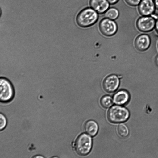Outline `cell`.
Listing matches in <instances>:
<instances>
[{
	"label": "cell",
	"instance_id": "6da1fadb",
	"mask_svg": "<svg viewBox=\"0 0 158 158\" xmlns=\"http://www.w3.org/2000/svg\"><path fill=\"white\" fill-rule=\"evenodd\" d=\"M98 17L97 12L94 10L86 7L81 10L76 16V23L80 27H87L94 24Z\"/></svg>",
	"mask_w": 158,
	"mask_h": 158
},
{
	"label": "cell",
	"instance_id": "7a4b0ae2",
	"mask_svg": "<svg viewBox=\"0 0 158 158\" xmlns=\"http://www.w3.org/2000/svg\"><path fill=\"white\" fill-rule=\"evenodd\" d=\"M130 113L124 107L114 105L108 110L107 117L108 120L113 123H119L127 121L129 118Z\"/></svg>",
	"mask_w": 158,
	"mask_h": 158
},
{
	"label": "cell",
	"instance_id": "3957f363",
	"mask_svg": "<svg viewBox=\"0 0 158 158\" xmlns=\"http://www.w3.org/2000/svg\"><path fill=\"white\" fill-rule=\"evenodd\" d=\"M92 145V139L88 135L83 133L77 138L74 144L75 151L81 156L87 155L90 151Z\"/></svg>",
	"mask_w": 158,
	"mask_h": 158
},
{
	"label": "cell",
	"instance_id": "277c9868",
	"mask_svg": "<svg viewBox=\"0 0 158 158\" xmlns=\"http://www.w3.org/2000/svg\"><path fill=\"white\" fill-rule=\"evenodd\" d=\"M14 95L13 86L7 79L2 77L0 79V100L6 102L11 101Z\"/></svg>",
	"mask_w": 158,
	"mask_h": 158
},
{
	"label": "cell",
	"instance_id": "5b68a950",
	"mask_svg": "<svg viewBox=\"0 0 158 158\" xmlns=\"http://www.w3.org/2000/svg\"><path fill=\"white\" fill-rule=\"evenodd\" d=\"M156 19L152 16H142L137 20L136 25L138 29L143 32L152 30L155 26Z\"/></svg>",
	"mask_w": 158,
	"mask_h": 158
},
{
	"label": "cell",
	"instance_id": "8992f818",
	"mask_svg": "<svg viewBox=\"0 0 158 158\" xmlns=\"http://www.w3.org/2000/svg\"><path fill=\"white\" fill-rule=\"evenodd\" d=\"M99 30L102 34L107 36L114 35L117 30V25L115 21L107 18L101 20L99 23Z\"/></svg>",
	"mask_w": 158,
	"mask_h": 158
},
{
	"label": "cell",
	"instance_id": "52a82bcc",
	"mask_svg": "<svg viewBox=\"0 0 158 158\" xmlns=\"http://www.w3.org/2000/svg\"><path fill=\"white\" fill-rule=\"evenodd\" d=\"M156 8L154 0H142L138 6V10L142 16H152Z\"/></svg>",
	"mask_w": 158,
	"mask_h": 158
},
{
	"label": "cell",
	"instance_id": "ba28073f",
	"mask_svg": "<svg viewBox=\"0 0 158 158\" xmlns=\"http://www.w3.org/2000/svg\"><path fill=\"white\" fill-rule=\"evenodd\" d=\"M119 83V80L117 76L115 75H111L104 79L102 86L106 91L110 93L114 92L117 90Z\"/></svg>",
	"mask_w": 158,
	"mask_h": 158
},
{
	"label": "cell",
	"instance_id": "9c48e42d",
	"mask_svg": "<svg viewBox=\"0 0 158 158\" xmlns=\"http://www.w3.org/2000/svg\"><path fill=\"white\" fill-rule=\"evenodd\" d=\"M89 5L93 9L100 14L106 12L110 6L107 0H90Z\"/></svg>",
	"mask_w": 158,
	"mask_h": 158
},
{
	"label": "cell",
	"instance_id": "30bf717a",
	"mask_svg": "<svg viewBox=\"0 0 158 158\" xmlns=\"http://www.w3.org/2000/svg\"><path fill=\"white\" fill-rule=\"evenodd\" d=\"M151 43L150 39L146 34L139 35L136 39L135 45L136 48L140 51H144L148 48Z\"/></svg>",
	"mask_w": 158,
	"mask_h": 158
},
{
	"label": "cell",
	"instance_id": "8fae6325",
	"mask_svg": "<svg viewBox=\"0 0 158 158\" xmlns=\"http://www.w3.org/2000/svg\"><path fill=\"white\" fill-rule=\"evenodd\" d=\"M130 96L126 91L122 90L116 93L114 95L113 101L117 105H123L127 103L129 101Z\"/></svg>",
	"mask_w": 158,
	"mask_h": 158
},
{
	"label": "cell",
	"instance_id": "7c38bea8",
	"mask_svg": "<svg viewBox=\"0 0 158 158\" xmlns=\"http://www.w3.org/2000/svg\"><path fill=\"white\" fill-rule=\"evenodd\" d=\"M84 129L86 133L94 136L97 134L98 127L97 123L95 121L89 120L85 122L84 125Z\"/></svg>",
	"mask_w": 158,
	"mask_h": 158
},
{
	"label": "cell",
	"instance_id": "4fadbf2b",
	"mask_svg": "<svg viewBox=\"0 0 158 158\" xmlns=\"http://www.w3.org/2000/svg\"><path fill=\"white\" fill-rule=\"evenodd\" d=\"M119 15L118 9L113 7H110L104 14L105 17L111 20H115L118 17Z\"/></svg>",
	"mask_w": 158,
	"mask_h": 158
},
{
	"label": "cell",
	"instance_id": "5bb4252c",
	"mask_svg": "<svg viewBox=\"0 0 158 158\" xmlns=\"http://www.w3.org/2000/svg\"><path fill=\"white\" fill-rule=\"evenodd\" d=\"M117 132L119 136L122 138L126 137L129 133L127 127L126 125L123 123L120 124L118 126Z\"/></svg>",
	"mask_w": 158,
	"mask_h": 158
},
{
	"label": "cell",
	"instance_id": "9a60e30c",
	"mask_svg": "<svg viewBox=\"0 0 158 158\" xmlns=\"http://www.w3.org/2000/svg\"><path fill=\"white\" fill-rule=\"evenodd\" d=\"M100 102L102 106L105 108L110 107L113 103L112 98L109 95L103 96L100 100Z\"/></svg>",
	"mask_w": 158,
	"mask_h": 158
},
{
	"label": "cell",
	"instance_id": "2e32d148",
	"mask_svg": "<svg viewBox=\"0 0 158 158\" xmlns=\"http://www.w3.org/2000/svg\"><path fill=\"white\" fill-rule=\"evenodd\" d=\"M7 124L6 119L4 115L0 114V129L3 130L6 127Z\"/></svg>",
	"mask_w": 158,
	"mask_h": 158
},
{
	"label": "cell",
	"instance_id": "e0dca14e",
	"mask_svg": "<svg viewBox=\"0 0 158 158\" xmlns=\"http://www.w3.org/2000/svg\"><path fill=\"white\" fill-rule=\"evenodd\" d=\"M126 2L130 6L135 7L138 6L142 0H125Z\"/></svg>",
	"mask_w": 158,
	"mask_h": 158
},
{
	"label": "cell",
	"instance_id": "ac0fdd59",
	"mask_svg": "<svg viewBox=\"0 0 158 158\" xmlns=\"http://www.w3.org/2000/svg\"><path fill=\"white\" fill-rule=\"evenodd\" d=\"M110 5H113L117 3L119 0H107Z\"/></svg>",
	"mask_w": 158,
	"mask_h": 158
},
{
	"label": "cell",
	"instance_id": "d6986e66",
	"mask_svg": "<svg viewBox=\"0 0 158 158\" xmlns=\"http://www.w3.org/2000/svg\"><path fill=\"white\" fill-rule=\"evenodd\" d=\"M155 28L156 31L158 33V18L156 19Z\"/></svg>",
	"mask_w": 158,
	"mask_h": 158
},
{
	"label": "cell",
	"instance_id": "ffe728a7",
	"mask_svg": "<svg viewBox=\"0 0 158 158\" xmlns=\"http://www.w3.org/2000/svg\"><path fill=\"white\" fill-rule=\"evenodd\" d=\"M156 10H158V0H154Z\"/></svg>",
	"mask_w": 158,
	"mask_h": 158
},
{
	"label": "cell",
	"instance_id": "44dd1931",
	"mask_svg": "<svg viewBox=\"0 0 158 158\" xmlns=\"http://www.w3.org/2000/svg\"><path fill=\"white\" fill-rule=\"evenodd\" d=\"M156 63L158 65V56L156 57Z\"/></svg>",
	"mask_w": 158,
	"mask_h": 158
}]
</instances>
